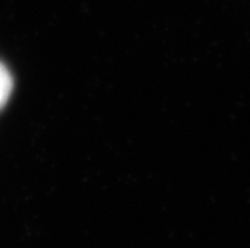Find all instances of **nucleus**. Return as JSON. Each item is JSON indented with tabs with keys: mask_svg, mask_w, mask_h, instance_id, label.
I'll list each match as a JSON object with an SVG mask.
<instances>
[{
	"mask_svg": "<svg viewBox=\"0 0 250 248\" xmlns=\"http://www.w3.org/2000/svg\"><path fill=\"white\" fill-rule=\"evenodd\" d=\"M13 81L8 70L0 63V108L8 101V97L12 91Z\"/></svg>",
	"mask_w": 250,
	"mask_h": 248,
	"instance_id": "nucleus-1",
	"label": "nucleus"
}]
</instances>
